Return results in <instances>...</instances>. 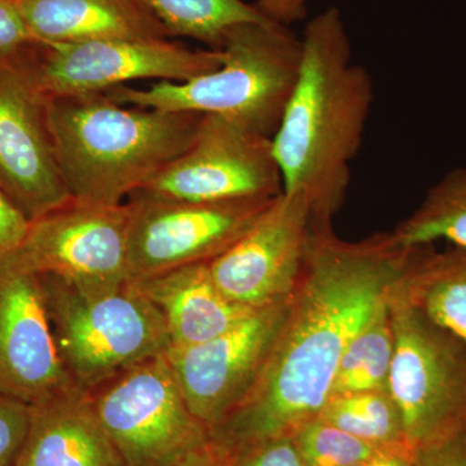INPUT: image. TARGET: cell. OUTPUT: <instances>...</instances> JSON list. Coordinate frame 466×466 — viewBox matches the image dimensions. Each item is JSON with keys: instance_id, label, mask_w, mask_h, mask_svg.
I'll return each mask as SVG.
<instances>
[{"instance_id": "1", "label": "cell", "mask_w": 466, "mask_h": 466, "mask_svg": "<svg viewBox=\"0 0 466 466\" xmlns=\"http://www.w3.org/2000/svg\"><path fill=\"white\" fill-rule=\"evenodd\" d=\"M412 250L392 232L346 241L333 227H312L305 268L258 382L231 415L210 429L220 458L291 437L319 416L345 349L403 274Z\"/></svg>"}, {"instance_id": "2", "label": "cell", "mask_w": 466, "mask_h": 466, "mask_svg": "<svg viewBox=\"0 0 466 466\" xmlns=\"http://www.w3.org/2000/svg\"><path fill=\"white\" fill-rule=\"evenodd\" d=\"M300 39L299 79L272 137V150L283 192L302 193L314 226L333 227L366 133L373 79L352 61L339 8H327L309 20Z\"/></svg>"}, {"instance_id": "3", "label": "cell", "mask_w": 466, "mask_h": 466, "mask_svg": "<svg viewBox=\"0 0 466 466\" xmlns=\"http://www.w3.org/2000/svg\"><path fill=\"white\" fill-rule=\"evenodd\" d=\"M58 170L72 201L125 204L191 147L202 115L124 106L101 94L46 100Z\"/></svg>"}, {"instance_id": "4", "label": "cell", "mask_w": 466, "mask_h": 466, "mask_svg": "<svg viewBox=\"0 0 466 466\" xmlns=\"http://www.w3.org/2000/svg\"><path fill=\"white\" fill-rule=\"evenodd\" d=\"M219 50L222 64L189 81L119 86L104 94L124 106L226 116L274 137L299 79L302 39L265 20L233 26Z\"/></svg>"}, {"instance_id": "5", "label": "cell", "mask_w": 466, "mask_h": 466, "mask_svg": "<svg viewBox=\"0 0 466 466\" xmlns=\"http://www.w3.org/2000/svg\"><path fill=\"white\" fill-rule=\"evenodd\" d=\"M61 361L84 391L170 349L157 308L127 283L86 296L52 275H38Z\"/></svg>"}, {"instance_id": "6", "label": "cell", "mask_w": 466, "mask_h": 466, "mask_svg": "<svg viewBox=\"0 0 466 466\" xmlns=\"http://www.w3.org/2000/svg\"><path fill=\"white\" fill-rule=\"evenodd\" d=\"M389 305L394 328L389 392L408 446L419 451L466 428V343L410 302L400 279Z\"/></svg>"}, {"instance_id": "7", "label": "cell", "mask_w": 466, "mask_h": 466, "mask_svg": "<svg viewBox=\"0 0 466 466\" xmlns=\"http://www.w3.org/2000/svg\"><path fill=\"white\" fill-rule=\"evenodd\" d=\"M126 466H186L213 452L167 354L127 368L87 391Z\"/></svg>"}, {"instance_id": "8", "label": "cell", "mask_w": 466, "mask_h": 466, "mask_svg": "<svg viewBox=\"0 0 466 466\" xmlns=\"http://www.w3.org/2000/svg\"><path fill=\"white\" fill-rule=\"evenodd\" d=\"M220 50L161 39L39 43L20 67L43 99L101 94L140 79L186 82L222 64Z\"/></svg>"}, {"instance_id": "9", "label": "cell", "mask_w": 466, "mask_h": 466, "mask_svg": "<svg viewBox=\"0 0 466 466\" xmlns=\"http://www.w3.org/2000/svg\"><path fill=\"white\" fill-rule=\"evenodd\" d=\"M8 258L36 275H52L86 296L115 293L130 281L128 208L70 201L32 220Z\"/></svg>"}, {"instance_id": "10", "label": "cell", "mask_w": 466, "mask_h": 466, "mask_svg": "<svg viewBox=\"0 0 466 466\" xmlns=\"http://www.w3.org/2000/svg\"><path fill=\"white\" fill-rule=\"evenodd\" d=\"M276 198L196 202L133 193L126 201L130 280L211 262L240 240Z\"/></svg>"}, {"instance_id": "11", "label": "cell", "mask_w": 466, "mask_h": 466, "mask_svg": "<svg viewBox=\"0 0 466 466\" xmlns=\"http://www.w3.org/2000/svg\"><path fill=\"white\" fill-rule=\"evenodd\" d=\"M137 192L196 202L274 198L283 193V177L272 137L205 115L191 147Z\"/></svg>"}, {"instance_id": "12", "label": "cell", "mask_w": 466, "mask_h": 466, "mask_svg": "<svg viewBox=\"0 0 466 466\" xmlns=\"http://www.w3.org/2000/svg\"><path fill=\"white\" fill-rule=\"evenodd\" d=\"M288 299L256 309L225 333L167 357L193 415L219 425L253 390L287 317Z\"/></svg>"}, {"instance_id": "13", "label": "cell", "mask_w": 466, "mask_h": 466, "mask_svg": "<svg viewBox=\"0 0 466 466\" xmlns=\"http://www.w3.org/2000/svg\"><path fill=\"white\" fill-rule=\"evenodd\" d=\"M312 227L308 198L281 193L240 240L208 262L218 288L250 309L284 302L305 268Z\"/></svg>"}, {"instance_id": "14", "label": "cell", "mask_w": 466, "mask_h": 466, "mask_svg": "<svg viewBox=\"0 0 466 466\" xmlns=\"http://www.w3.org/2000/svg\"><path fill=\"white\" fill-rule=\"evenodd\" d=\"M78 389L58 355L39 276L0 260V397L34 406Z\"/></svg>"}, {"instance_id": "15", "label": "cell", "mask_w": 466, "mask_h": 466, "mask_svg": "<svg viewBox=\"0 0 466 466\" xmlns=\"http://www.w3.org/2000/svg\"><path fill=\"white\" fill-rule=\"evenodd\" d=\"M0 186L29 222L72 201L55 157L46 100L18 66H0Z\"/></svg>"}, {"instance_id": "16", "label": "cell", "mask_w": 466, "mask_h": 466, "mask_svg": "<svg viewBox=\"0 0 466 466\" xmlns=\"http://www.w3.org/2000/svg\"><path fill=\"white\" fill-rule=\"evenodd\" d=\"M128 283L161 312L170 349L207 342L256 311L233 302L218 288L208 262L177 267Z\"/></svg>"}, {"instance_id": "17", "label": "cell", "mask_w": 466, "mask_h": 466, "mask_svg": "<svg viewBox=\"0 0 466 466\" xmlns=\"http://www.w3.org/2000/svg\"><path fill=\"white\" fill-rule=\"evenodd\" d=\"M15 466H126L87 391L30 406L29 429Z\"/></svg>"}, {"instance_id": "18", "label": "cell", "mask_w": 466, "mask_h": 466, "mask_svg": "<svg viewBox=\"0 0 466 466\" xmlns=\"http://www.w3.org/2000/svg\"><path fill=\"white\" fill-rule=\"evenodd\" d=\"M36 41L171 38L144 0H14Z\"/></svg>"}, {"instance_id": "19", "label": "cell", "mask_w": 466, "mask_h": 466, "mask_svg": "<svg viewBox=\"0 0 466 466\" xmlns=\"http://www.w3.org/2000/svg\"><path fill=\"white\" fill-rule=\"evenodd\" d=\"M400 285L410 302L466 343V250L413 248Z\"/></svg>"}, {"instance_id": "20", "label": "cell", "mask_w": 466, "mask_h": 466, "mask_svg": "<svg viewBox=\"0 0 466 466\" xmlns=\"http://www.w3.org/2000/svg\"><path fill=\"white\" fill-rule=\"evenodd\" d=\"M389 293L380 300L345 349L330 397L389 390L394 355V328Z\"/></svg>"}, {"instance_id": "21", "label": "cell", "mask_w": 466, "mask_h": 466, "mask_svg": "<svg viewBox=\"0 0 466 466\" xmlns=\"http://www.w3.org/2000/svg\"><path fill=\"white\" fill-rule=\"evenodd\" d=\"M391 232L406 248L447 241L466 250V168L444 175Z\"/></svg>"}, {"instance_id": "22", "label": "cell", "mask_w": 466, "mask_h": 466, "mask_svg": "<svg viewBox=\"0 0 466 466\" xmlns=\"http://www.w3.org/2000/svg\"><path fill=\"white\" fill-rule=\"evenodd\" d=\"M155 12L170 36H187L222 47L226 33L245 23L268 20L256 5L244 0H144Z\"/></svg>"}, {"instance_id": "23", "label": "cell", "mask_w": 466, "mask_h": 466, "mask_svg": "<svg viewBox=\"0 0 466 466\" xmlns=\"http://www.w3.org/2000/svg\"><path fill=\"white\" fill-rule=\"evenodd\" d=\"M319 419L346 433L383 447H410L400 410L389 390L330 397Z\"/></svg>"}, {"instance_id": "24", "label": "cell", "mask_w": 466, "mask_h": 466, "mask_svg": "<svg viewBox=\"0 0 466 466\" xmlns=\"http://www.w3.org/2000/svg\"><path fill=\"white\" fill-rule=\"evenodd\" d=\"M291 440L305 466H349L383 451L400 449L360 440L319 417L299 426L291 435Z\"/></svg>"}, {"instance_id": "25", "label": "cell", "mask_w": 466, "mask_h": 466, "mask_svg": "<svg viewBox=\"0 0 466 466\" xmlns=\"http://www.w3.org/2000/svg\"><path fill=\"white\" fill-rule=\"evenodd\" d=\"M39 43L14 0H0V66H18Z\"/></svg>"}, {"instance_id": "26", "label": "cell", "mask_w": 466, "mask_h": 466, "mask_svg": "<svg viewBox=\"0 0 466 466\" xmlns=\"http://www.w3.org/2000/svg\"><path fill=\"white\" fill-rule=\"evenodd\" d=\"M30 406L0 397V466H15L25 441Z\"/></svg>"}, {"instance_id": "27", "label": "cell", "mask_w": 466, "mask_h": 466, "mask_svg": "<svg viewBox=\"0 0 466 466\" xmlns=\"http://www.w3.org/2000/svg\"><path fill=\"white\" fill-rule=\"evenodd\" d=\"M225 466H305L291 437L251 444L222 459Z\"/></svg>"}, {"instance_id": "28", "label": "cell", "mask_w": 466, "mask_h": 466, "mask_svg": "<svg viewBox=\"0 0 466 466\" xmlns=\"http://www.w3.org/2000/svg\"><path fill=\"white\" fill-rule=\"evenodd\" d=\"M29 225V219L0 186V260L7 258L20 247Z\"/></svg>"}, {"instance_id": "29", "label": "cell", "mask_w": 466, "mask_h": 466, "mask_svg": "<svg viewBox=\"0 0 466 466\" xmlns=\"http://www.w3.org/2000/svg\"><path fill=\"white\" fill-rule=\"evenodd\" d=\"M415 466H466V428L440 443L416 451Z\"/></svg>"}, {"instance_id": "30", "label": "cell", "mask_w": 466, "mask_h": 466, "mask_svg": "<svg viewBox=\"0 0 466 466\" xmlns=\"http://www.w3.org/2000/svg\"><path fill=\"white\" fill-rule=\"evenodd\" d=\"M263 16L280 25L290 26L308 16V0H258Z\"/></svg>"}, {"instance_id": "31", "label": "cell", "mask_w": 466, "mask_h": 466, "mask_svg": "<svg viewBox=\"0 0 466 466\" xmlns=\"http://www.w3.org/2000/svg\"><path fill=\"white\" fill-rule=\"evenodd\" d=\"M415 461L416 451L410 447H400V449L383 451L372 458L349 466H415Z\"/></svg>"}, {"instance_id": "32", "label": "cell", "mask_w": 466, "mask_h": 466, "mask_svg": "<svg viewBox=\"0 0 466 466\" xmlns=\"http://www.w3.org/2000/svg\"><path fill=\"white\" fill-rule=\"evenodd\" d=\"M186 466H225L223 465L222 459L217 455L216 452L208 453V455L204 456V458L196 460V461L191 462V464Z\"/></svg>"}]
</instances>
